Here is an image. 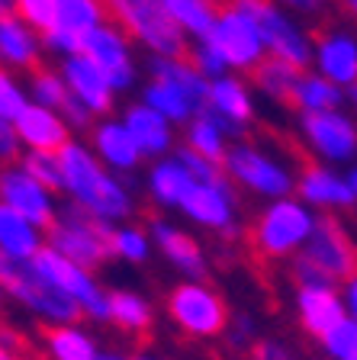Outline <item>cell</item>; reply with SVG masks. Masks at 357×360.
<instances>
[{
	"label": "cell",
	"instance_id": "cell-6",
	"mask_svg": "<svg viewBox=\"0 0 357 360\" xmlns=\"http://www.w3.org/2000/svg\"><path fill=\"white\" fill-rule=\"evenodd\" d=\"M171 322L190 338H219L229 325V306L213 286L190 280L168 292L164 302Z\"/></svg>",
	"mask_w": 357,
	"mask_h": 360
},
{
	"label": "cell",
	"instance_id": "cell-50",
	"mask_svg": "<svg viewBox=\"0 0 357 360\" xmlns=\"http://www.w3.org/2000/svg\"><path fill=\"white\" fill-rule=\"evenodd\" d=\"M97 360H129V357H123V354L110 351V354H97Z\"/></svg>",
	"mask_w": 357,
	"mask_h": 360
},
{
	"label": "cell",
	"instance_id": "cell-54",
	"mask_svg": "<svg viewBox=\"0 0 357 360\" xmlns=\"http://www.w3.org/2000/svg\"><path fill=\"white\" fill-rule=\"evenodd\" d=\"M0 306H4V290H0Z\"/></svg>",
	"mask_w": 357,
	"mask_h": 360
},
{
	"label": "cell",
	"instance_id": "cell-24",
	"mask_svg": "<svg viewBox=\"0 0 357 360\" xmlns=\"http://www.w3.org/2000/svg\"><path fill=\"white\" fill-rule=\"evenodd\" d=\"M319 68L325 81L332 84H354L357 75V45L348 32H335V36L319 39Z\"/></svg>",
	"mask_w": 357,
	"mask_h": 360
},
{
	"label": "cell",
	"instance_id": "cell-13",
	"mask_svg": "<svg viewBox=\"0 0 357 360\" xmlns=\"http://www.w3.org/2000/svg\"><path fill=\"white\" fill-rule=\"evenodd\" d=\"M177 210H184L194 222L206 229H219L223 235H235V193L232 184H190Z\"/></svg>",
	"mask_w": 357,
	"mask_h": 360
},
{
	"label": "cell",
	"instance_id": "cell-12",
	"mask_svg": "<svg viewBox=\"0 0 357 360\" xmlns=\"http://www.w3.org/2000/svg\"><path fill=\"white\" fill-rule=\"evenodd\" d=\"M0 202L10 206L13 212H20L26 222H32L36 229H49L55 219V202L52 193L36 184L23 167H7L0 171Z\"/></svg>",
	"mask_w": 357,
	"mask_h": 360
},
{
	"label": "cell",
	"instance_id": "cell-37",
	"mask_svg": "<svg viewBox=\"0 0 357 360\" xmlns=\"http://www.w3.org/2000/svg\"><path fill=\"white\" fill-rule=\"evenodd\" d=\"M23 171L30 174L36 184H42L49 193L61 190V165L55 151H30L26 161H23Z\"/></svg>",
	"mask_w": 357,
	"mask_h": 360
},
{
	"label": "cell",
	"instance_id": "cell-14",
	"mask_svg": "<svg viewBox=\"0 0 357 360\" xmlns=\"http://www.w3.org/2000/svg\"><path fill=\"white\" fill-rule=\"evenodd\" d=\"M306 139L319 155L332 158V161H351L357 148V135L351 120H344L335 110H322V112H306L303 116Z\"/></svg>",
	"mask_w": 357,
	"mask_h": 360
},
{
	"label": "cell",
	"instance_id": "cell-4",
	"mask_svg": "<svg viewBox=\"0 0 357 360\" xmlns=\"http://www.w3.org/2000/svg\"><path fill=\"white\" fill-rule=\"evenodd\" d=\"M315 216L306 210L299 200H274L268 210L254 219L248 241H251L254 255L277 261V257H290L296 255L303 241L313 232Z\"/></svg>",
	"mask_w": 357,
	"mask_h": 360
},
{
	"label": "cell",
	"instance_id": "cell-27",
	"mask_svg": "<svg viewBox=\"0 0 357 360\" xmlns=\"http://www.w3.org/2000/svg\"><path fill=\"white\" fill-rule=\"evenodd\" d=\"M209 103H213L209 110H216L223 120L245 132V122L251 120V97L235 77H216L209 84Z\"/></svg>",
	"mask_w": 357,
	"mask_h": 360
},
{
	"label": "cell",
	"instance_id": "cell-45",
	"mask_svg": "<svg viewBox=\"0 0 357 360\" xmlns=\"http://www.w3.org/2000/svg\"><path fill=\"white\" fill-rule=\"evenodd\" d=\"M16 148H20V139H16L13 126L0 120V161H13Z\"/></svg>",
	"mask_w": 357,
	"mask_h": 360
},
{
	"label": "cell",
	"instance_id": "cell-8",
	"mask_svg": "<svg viewBox=\"0 0 357 360\" xmlns=\"http://www.w3.org/2000/svg\"><path fill=\"white\" fill-rule=\"evenodd\" d=\"M309 267H315L328 283H344L354 277V245L351 235L338 219L322 216L313 222V232L303 241V248L296 251Z\"/></svg>",
	"mask_w": 357,
	"mask_h": 360
},
{
	"label": "cell",
	"instance_id": "cell-29",
	"mask_svg": "<svg viewBox=\"0 0 357 360\" xmlns=\"http://www.w3.org/2000/svg\"><path fill=\"white\" fill-rule=\"evenodd\" d=\"M104 20L100 0H52V30L84 36Z\"/></svg>",
	"mask_w": 357,
	"mask_h": 360
},
{
	"label": "cell",
	"instance_id": "cell-46",
	"mask_svg": "<svg viewBox=\"0 0 357 360\" xmlns=\"http://www.w3.org/2000/svg\"><path fill=\"white\" fill-rule=\"evenodd\" d=\"M61 112H65V122H71V126H77V129L90 126V110H87V106L77 103L75 97H71L65 106H61Z\"/></svg>",
	"mask_w": 357,
	"mask_h": 360
},
{
	"label": "cell",
	"instance_id": "cell-35",
	"mask_svg": "<svg viewBox=\"0 0 357 360\" xmlns=\"http://www.w3.org/2000/svg\"><path fill=\"white\" fill-rule=\"evenodd\" d=\"M190 151H196L200 158H206V161H213V165H219L225 155V139L223 132H219V126L206 116V110L196 112V120L190 122V145H187Z\"/></svg>",
	"mask_w": 357,
	"mask_h": 360
},
{
	"label": "cell",
	"instance_id": "cell-2",
	"mask_svg": "<svg viewBox=\"0 0 357 360\" xmlns=\"http://www.w3.org/2000/svg\"><path fill=\"white\" fill-rule=\"evenodd\" d=\"M49 248L90 270L113 255V229L81 206H65L49 225Z\"/></svg>",
	"mask_w": 357,
	"mask_h": 360
},
{
	"label": "cell",
	"instance_id": "cell-11",
	"mask_svg": "<svg viewBox=\"0 0 357 360\" xmlns=\"http://www.w3.org/2000/svg\"><path fill=\"white\" fill-rule=\"evenodd\" d=\"M81 55L106 77L110 90H123L132 84V61H129L126 39L119 36V30L100 22V26H94L90 32H84Z\"/></svg>",
	"mask_w": 357,
	"mask_h": 360
},
{
	"label": "cell",
	"instance_id": "cell-10",
	"mask_svg": "<svg viewBox=\"0 0 357 360\" xmlns=\"http://www.w3.org/2000/svg\"><path fill=\"white\" fill-rule=\"evenodd\" d=\"M206 45L223 58L225 68H254L264 58V42H261L254 22L235 10H219Z\"/></svg>",
	"mask_w": 357,
	"mask_h": 360
},
{
	"label": "cell",
	"instance_id": "cell-28",
	"mask_svg": "<svg viewBox=\"0 0 357 360\" xmlns=\"http://www.w3.org/2000/svg\"><path fill=\"white\" fill-rule=\"evenodd\" d=\"M164 13L171 16V22L180 32H194L196 39L206 42L213 26H216V4L213 0H161Z\"/></svg>",
	"mask_w": 357,
	"mask_h": 360
},
{
	"label": "cell",
	"instance_id": "cell-23",
	"mask_svg": "<svg viewBox=\"0 0 357 360\" xmlns=\"http://www.w3.org/2000/svg\"><path fill=\"white\" fill-rule=\"evenodd\" d=\"M123 126L129 129V135L135 139L142 155H164V151L171 148V126L151 106H132L126 112Z\"/></svg>",
	"mask_w": 357,
	"mask_h": 360
},
{
	"label": "cell",
	"instance_id": "cell-26",
	"mask_svg": "<svg viewBox=\"0 0 357 360\" xmlns=\"http://www.w3.org/2000/svg\"><path fill=\"white\" fill-rule=\"evenodd\" d=\"M151 319H155V309H151V302L145 300V296H139V292L116 290L106 296V322L142 335V331L151 328Z\"/></svg>",
	"mask_w": 357,
	"mask_h": 360
},
{
	"label": "cell",
	"instance_id": "cell-52",
	"mask_svg": "<svg viewBox=\"0 0 357 360\" xmlns=\"http://www.w3.org/2000/svg\"><path fill=\"white\" fill-rule=\"evenodd\" d=\"M135 360H158V357H149V354H142V357H135Z\"/></svg>",
	"mask_w": 357,
	"mask_h": 360
},
{
	"label": "cell",
	"instance_id": "cell-51",
	"mask_svg": "<svg viewBox=\"0 0 357 360\" xmlns=\"http://www.w3.org/2000/svg\"><path fill=\"white\" fill-rule=\"evenodd\" d=\"M7 4H10V0H0V16L7 13Z\"/></svg>",
	"mask_w": 357,
	"mask_h": 360
},
{
	"label": "cell",
	"instance_id": "cell-15",
	"mask_svg": "<svg viewBox=\"0 0 357 360\" xmlns=\"http://www.w3.org/2000/svg\"><path fill=\"white\" fill-rule=\"evenodd\" d=\"M296 315H299V325H303V331L309 338L328 335L342 319H348L335 286H299Z\"/></svg>",
	"mask_w": 357,
	"mask_h": 360
},
{
	"label": "cell",
	"instance_id": "cell-39",
	"mask_svg": "<svg viewBox=\"0 0 357 360\" xmlns=\"http://www.w3.org/2000/svg\"><path fill=\"white\" fill-rule=\"evenodd\" d=\"M113 255L126 257V261H132V264H142L149 257V235L142 232V229H132V225L116 229V232H113Z\"/></svg>",
	"mask_w": 357,
	"mask_h": 360
},
{
	"label": "cell",
	"instance_id": "cell-48",
	"mask_svg": "<svg viewBox=\"0 0 357 360\" xmlns=\"http://www.w3.org/2000/svg\"><path fill=\"white\" fill-rule=\"evenodd\" d=\"M287 4H293V7H299V10H319L322 7V0H287Z\"/></svg>",
	"mask_w": 357,
	"mask_h": 360
},
{
	"label": "cell",
	"instance_id": "cell-20",
	"mask_svg": "<svg viewBox=\"0 0 357 360\" xmlns=\"http://www.w3.org/2000/svg\"><path fill=\"white\" fill-rule=\"evenodd\" d=\"M151 68H155L158 81L177 87L180 94L190 100V110H194V112H200V110H206V106H209V84H206V77H203L187 58H155V65H151Z\"/></svg>",
	"mask_w": 357,
	"mask_h": 360
},
{
	"label": "cell",
	"instance_id": "cell-25",
	"mask_svg": "<svg viewBox=\"0 0 357 360\" xmlns=\"http://www.w3.org/2000/svg\"><path fill=\"white\" fill-rule=\"evenodd\" d=\"M94 142H97V151L110 167H119V171H129L142 161V151L135 145V139L129 135V129L123 122H104L94 132Z\"/></svg>",
	"mask_w": 357,
	"mask_h": 360
},
{
	"label": "cell",
	"instance_id": "cell-16",
	"mask_svg": "<svg viewBox=\"0 0 357 360\" xmlns=\"http://www.w3.org/2000/svg\"><path fill=\"white\" fill-rule=\"evenodd\" d=\"M293 187H299V196L309 206H344V210L354 206V193H357L354 174L338 177V174L325 171L319 165H303V174H299Z\"/></svg>",
	"mask_w": 357,
	"mask_h": 360
},
{
	"label": "cell",
	"instance_id": "cell-22",
	"mask_svg": "<svg viewBox=\"0 0 357 360\" xmlns=\"http://www.w3.org/2000/svg\"><path fill=\"white\" fill-rule=\"evenodd\" d=\"M0 61L13 68H39V42L32 30L13 13L0 16Z\"/></svg>",
	"mask_w": 357,
	"mask_h": 360
},
{
	"label": "cell",
	"instance_id": "cell-21",
	"mask_svg": "<svg viewBox=\"0 0 357 360\" xmlns=\"http://www.w3.org/2000/svg\"><path fill=\"white\" fill-rule=\"evenodd\" d=\"M39 248H42V235L36 225L0 202V255L13 261H32Z\"/></svg>",
	"mask_w": 357,
	"mask_h": 360
},
{
	"label": "cell",
	"instance_id": "cell-18",
	"mask_svg": "<svg viewBox=\"0 0 357 360\" xmlns=\"http://www.w3.org/2000/svg\"><path fill=\"white\" fill-rule=\"evenodd\" d=\"M16 139L30 145V151H58L68 142V122L39 103H26L13 126Z\"/></svg>",
	"mask_w": 357,
	"mask_h": 360
},
{
	"label": "cell",
	"instance_id": "cell-44",
	"mask_svg": "<svg viewBox=\"0 0 357 360\" xmlns=\"http://www.w3.org/2000/svg\"><path fill=\"white\" fill-rule=\"evenodd\" d=\"M225 331H229V347L232 351H238V347H251L254 341V325L248 315H238V322L225 325ZM223 331V335H225Z\"/></svg>",
	"mask_w": 357,
	"mask_h": 360
},
{
	"label": "cell",
	"instance_id": "cell-1",
	"mask_svg": "<svg viewBox=\"0 0 357 360\" xmlns=\"http://www.w3.org/2000/svg\"><path fill=\"white\" fill-rule=\"evenodd\" d=\"M55 155L61 165V190L71 193L75 206L87 210L90 216L104 219V222H116V219H126L132 212L129 190L116 177H110L84 145L65 142Z\"/></svg>",
	"mask_w": 357,
	"mask_h": 360
},
{
	"label": "cell",
	"instance_id": "cell-41",
	"mask_svg": "<svg viewBox=\"0 0 357 360\" xmlns=\"http://www.w3.org/2000/svg\"><path fill=\"white\" fill-rule=\"evenodd\" d=\"M248 360H299V351L280 338H254Z\"/></svg>",
	"mask_w": 357,
	"mask_h": 360
},
{
	"label": "cell",
	"instance_id": "cell-3",
	"mask_svg": "<svg viewBox=\"0 0 357 360\" xmlns=\"http://www.w3.org/2000/svg\"><path fill=\"white\" fill-rule=\"evenodd\" d=\"M0 290L13 296L16 302L45 319L49 325H75L81 319V309L58 292L49 280L32 267V261H13L0 255Z\"/></svg>",
	"mask_w": 357,
	"mask_h": 360
},
{
	"label": "cell",
	"instance_id": "cell-43",
	"mask_svg": "<svg viewBox=\"0 0 357 360\" xmlns=\"http://www.w3.org/2000/svg\"><path fill=\"white\" fill-rule=\"evenodd\" d=\"M16 7L30 26H39L42 32L52 30V0H16Z\"/></svg>",
	"mask_w": 357,
	"mask_h": 360
},
{
	"label": "cell",
	"instance_id": "cell-47",
	"mask_svg": "<svg viewBox=\"0 0 357 360\" xmlns=\"http://www.w3.org/2000/svg\"><path fill=\"white\" fill-rule=\"evenodd\" d=\"M344 312L351 315V319H354V312H357V280L351 277V280H344Z\"/></svg>",
	"mask_w": 357,
	"mask_h": 360
},
{
	"label": "cell",
	"instance_id": "cell-33",
	"mask_svg": "<svg viewBox=\"0 0 357 360\" xmlns=\"http://www.w3.org/2000/svg\"><path fill=\"white\" fill-rule=\"evenodd\" d=\"M190 184H194V177H190L177 161H161V165H155L151 167V177H149L151 193H155V200L164 202V206H180V200H184V193L190 190Z\"/></svg>",
	"mask_w": 357,
	"mask_h": 360
},
{
	"label": "cell",
	"instance_id": "cell-40",
	"mask_svg": "<svg viewBox=\"0 0 357 360\" xmlns=\"http://www.w3.org/2000/svg\"><path fill=\"white\" fill-rule=\"evenodd\" d=\"M174 161H177V165L196 180V184H225L223 167L213 165V161H206V158H200L196 151L187 148V145L177 151V158H174Z\"/></svg>",
	"mask_w": 357,
	"mask_h": 360
},
{
	"label": "cell",
	"instance_id": "cell-9",
	"mask_svg": "<svg viewBox=\"0 0 357 360\" xmlns=\"http://www.w3.org/2000/svg\"><path fill=\"white\" fill-rule=\"evenodd\" d=\"M223 165H225V174L232 180H238L242 187L254 190L261 196H274V200H283L293 190V184H296L283 165H277L274 158L261 155L258 148H248V145L225 148Z\"/></svg>",
	"mask_w": 357,
	"mask_h": 360
},
{
	"label": "cell",
	"instance_id": "cell-42",
	"mask_svg": "<svg viewBox=\"0 0 357 360\" xmlns=\"http://www.w3.org/2000/svg\"><path fill=\"white\" fill-rule=\"evenodd\" d=\"M23 106H26V97H23V90L13 84V77L0 75V120L10 122L16 120L23 112Z\"/></svg>",
	"mask_w": 357,
	"mask_h": 360
},
{
	"label": "cell",
	"instance_id": "cell-34",
	"mask_svg": "<svg viewBox=\"0 0 357 360\" xmlns=\"http://www.w3.org/2000/svg\"><path fill=\"white\" fill-rule=\"evenodd\" d=\"M145 106L161 112L168 122H187L194 116L190 100H187L177 87H171V84H164V81H155L149 90H145Z\"/></svg>",
	"mask_w": 357,
	"mask_h": 360
},
{
	"label": "cell",
	"instance_id": "cell-38",
	"mask_svg": "<svg viewBox=\"0 0 357 360\" xmlns=\"http://www.w3.org/2000/svg\"><path fill=\"white\" fill-rule=\"evenodd\" d=\"M32 94H36L39 106H45V110H61V106L71 100V90L65 87V81H61L55 71H49V68L39 65L36 68V81H32Z\"/></svg>",
	"mask_w": 357,
	"mask_h": 360
},
{
	"label": "cell",
	"instance_id": "cell-49",
	"mask_svg": "<svg viewBox=\"0 0 357 360\" xmlns=\"http://www.w3.org/2000/svg\"><path fill=\"white\" fill-rule=\"evenodd\" d=\"M0 360H20V357H16V351H13V347L0 345Z\"/></svg>",
	"mask_w": 357,
	"mask_h": 360
},
{
	"label": "cell",
	"instance_id": "cell-30",
	"mask_svg": "<svg viewBox=\"0 0 357 360\" xmlns=\"http://www.w3.org/2000/svg\"><path fill=\"white\" fill-rule=\"evenodd\" d=\"M45 351L52 360H97V345L77 325H52L45 335Z\"/></svg>",
	"mask_w": 357,
	"mask_h": 360
},
{
	"label": "cell",
	"instance_id": "cell-17",
	"mask_svg": "<svg viewBox=\"0 0 357 360\" xmlns=\"http://www.w3.org/2000/svg\"><path fill=\"white\" fill-rule=\"evenodd\" d=\"M61 81L71 90V97L81 106H87L90 112H106L113 106V90H110V84H106V77L100 75L84 55H68L65 77H61Z\"/></svg>",
	"mask_w": 357,
	"mask_h": 360
},
{
	"label": "cell",
	"instance_id": "cell-31",
	"mask_svg": "<svg viewBox=\"0 0 357 360\" xmlns=\"http://www.w3.org/2000/svg\"><path fill=\"white\" fill-rule=\"evenodd\" d=\"M251 77L264 94H270L274 100H287V103H290L293 87H296V81H299V68H293V65H287V61L270 55V58H261L258 65L251 68Z\"/></svg>",
	"mask_w": 357,
	"mask_h": 360
},
{
	"label": "cell",
	"instance_id": "cell-36",
	"mask_svg": "<svg viewBox=\"0 0 357 360\" xmlns=\"http://www.w3.org/2000/svg\"><path fill=\"white\" fill-rule=\"evenodd\" d=\"M319 341L332 360H357V325L351 315L342 319L328 335H322Z\"/></svg>",
	"mask_w": 357,
	"mask_h": 360
},
{
	"label": "cell",
	"instance_id": "cell-19",
	"mask_svg": "<svg viewBox=\"0 0 357 360\" xmlns=\"http://www.w3.org/2000/svg\"><path fill=\"white\" fill-rule=\"evenodd\" d=\"M151 238H155V245L164 251V257H168L187 280H203L206 277V257H203L200 245H196L187 232L174 229L171 222L155 219V222H151Z\"/></svg>",
	"mask_w": 357,
	"mask_h": 360
},
{
	"label": "cell",
	"instance_id": "cell-53",
	"mask_svg": "<svg viewBox=\"0 0 357 360\" xmlns=\"http://www.w3.org/2000/svg\"><path fill=\"white\" fill-rule=\"evenodd\" d=\"M344 4H348V10H354V4H357V0H344Z\"/></svg>",
	"mask_w": 357,
	"mask_h": 360
},
{
	"label": "cell",
	"instance_id": "cell-5",
	"mask_svg": "<svg viewBox=\"0 0 357 360\" xmlns=\"http://www.w3.org/2000/svg\"><path fill=\"white\" fill-rule=\"evenodd\" d=\"M104 10L161 58H184V32L164 13L161 0H104Z\"/></svg>",
	"mask_w": 357,
	"mask_h": 360
},
{
	"label": "cell",
	"instance_id": "cell-32",
	"mask_svg": "<svg viewBox=\"0 0 357 360\" xmlns=\"http://www.w3.org/2000/svg\"><path fill=\"white\" fill-rule=\"evenodd\" d=\"M290 103L303 106L306 112H322V110H335L342 103V90L338 84L325 81L315 75H299L296 87H293V100Z\"/></svg>",
	"mask_w": 357,
	"mask_h": 360
},
{
	"label": "cell",
	"instance_id": "cell-7",
	"mask_svg": "<svg viewBox=\"0 0 357 360\" xmlns=\"http://www.w3.org/2000/svg\"><path fill=\"white\" fill-rule=\"evenodd\" d=\"M32 267L58 292H65L68 300L81 309V315H90L94 322H106V292L100 290L97 277L87 267L61 257L52 248H39L36 257H32Z\"/></svg>",
	"mask_w": 357,
	"mask_h": 360
}]
</instances>
